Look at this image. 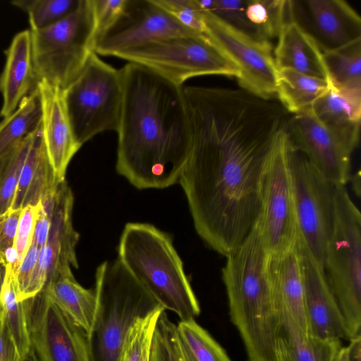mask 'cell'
I'll return each instance as SVG.
<instances>
[{"mask_svg": "<svg viewBox=\"0 0 361 361\" xmlns=\"http://www.w3.org/2000/svg\"><path fill=\"white\" fill-rule=\"evenodd\" d=\"M183 90L186 161L178 182L197 233L226 257L261 214L268 160L290 116L273 98L242 88L183 85Z\"/></svg>", "mask_w": 361, "mask_h": 361, "instance_id": "cell-1", "label": "cell"}, {"mask_svg": "<svg viewBox=\"0 0 361 361\" xmlns=\"http://www.w3.org/2000/svg\"><path fill=\"white\" fill-rule=\"evenodd\" d=\"M120 69L116 171L140 190L169 188L178 182L186 161L183 85L137 63Z\"/></svg>", "mask_w": 361, "mask_h": 361, "instance_id": "cell-2", "label": "cell"}, {"mask_svg": "<svg viewBox=\"0 0 361 361\" xmlns=\"http://www.w3.org/2000/svg\"><path fill=\"white\" fill-rule=\"evenodd\" d=\"M269 253L259 216L242 243L226 258L222 279L231 323L247 361H276L281 334L268 274Z\"/></svg>", "mask_w": 361, "mask_h": 361, "instance_id": "cell-3", "label": "cell"}, {"mask_svg": "<svg viewBox=\"0 0 361 361\" xmlns=\"http://www.w3.org/2000/svg\"><path fill=\"white\" fill-rule=\"evenodd\" d=\"M117 258L164 310L180 321L199 316V302L169 235L152 224L128 223Z\"/></svg>", "mask_w": 361, "mask_h": 361, "instance_id": "cell-4", "label": "cell"}, {"mask_svg": "<svg viewBox=\"0 0 361 361\" xmlns=\"http://www.w3.org/2000/svg\"><path fill=\"white\" fill-rule=\"evenodd\" d=\"M94 288L97 308L87 334L90 360L120 361L134 323L161 306L118 258L97 268Z\"/></svg>", "mask_w": 361, "mask_h": 361, "instance_id": "cell-5", "label": "cell"}, {"mask_svg": "<svg viewBox=\"0 0 361 361\" xmlns=\"http://www.w3.org/2000/svg\"><path fill=\"white\" fill-rule=\"evenodd\" d=\"M349 340L361 331V214L345 185L335 186L334 222L323 267Z\"/></svg>", "mask_w": 361, "mask_h": 361, "instance_id": "cell-6", "label": "cell"}, {"mask_svg": "<svg viewBox=\"0 0 361 361\" xmlns=\"http://www.w3.org/2000/svg\"><path fill=\"white\" fill-rule=\"evenodd\" d=\"M62 98L73 133L81 147L98 133L116 131L123 99L121 69L93 51L62 90Z\"/></svg>", "mask_w": 361, "mask_h": 361, "instance_id": "cell-7", "label": "cell"}, {"mask_svg": "<svg viewBox=\"0 0 361 361\" xmlns=\"http://www.w3.org/2000/svg\"><path fill=\"white\" fill-rule=\"evenodd\" d=\"M116 57L145 66L181 86L196 76L239 75L235 64L204 33L158 38Z\"/></svg>", "mask_w": 361, "mask_h": 361, "instance_id": "cell-8", "label": "cell"}, {"mask_svg": "<svg viewBox=\"0 0 361 361\" xmlns=\"http://www.w3.org/2000/svg\"><path fill=\"white\" fill-rule=\"evenodd\" d=\"M32 62L38 81L63 90L77 76L94 51V20L90 0L47 27L30 30Z\"/></svg>", "mask_w": 361, "mask_h": 361, "instance_id": "cell-9", "label": "cell"}, {"mask_svg": "<svg viewBox=\"0 0 361 361\" xmlns=\"http://www.w3.org/2000/svg\"><path fill=\"white\" fill-rule=\"evenodd\" d=\"M290 164L298 243L323 269L334 227L336 185L293 142Z\"/></svg>", "mask_w": 361, "mask_h": 361, "instance_id": "cell-10", "label": "cell"}, {"mask_svg": "<svg viewBox=\"0 0 361 361\" xmlns=\"http://www.w3.org/2000/svg\"><path fill=\"white\" fill-rule=\"evenodd\" d=\"M288 121L278 131L268 160L259 218L269 254L293 247L298 239L290 157L293 142Z\"/></svg>", "mask_w": 361, "mask_h": 361, "instance_id": "cell-11", "label": "cell"}, {"mask_svg": "<svg viewBox=\"0 0 361 361\" xmlns=\"http://www.w3.org/2000/svg\"><path fill=\"white\" fill-rule=\"evenodd\" d=\"M202 10L204 33L238 67L241 88L262 98H273L278 69L270 42L247 35Z\"/></svg>", "mask_w": 361, "mask_h": 361, "instance_id": "cell-12", "label": "cell"}, {"mask_svg": "<svg viewBox=\"0 0 361 361\" xmlns=\"http://www.w3.org/2000/svg\"><path fill=\"white\" fill-rule=\"evenodd\" d=\"M25 305L31 347L39 361H91L87 334L44 290Z\"/></svg>", "mask_w": 361, "mask_h": 361, "instance_id": "cell-13", "label": "cell"}, {"mask_svg": "<svg viewBox=\"0 0 361 361\" xmlns=\"http://www.w3.org/2000/svg\"><path fill=\"white\" fill-rule=\"evenodd\" d=\"M195 33L202 32L182 24L155 0H127L120 17L96 42L94 51L116 56L158 38Z\"/></svg>", "mask_w": 361, "mask_h": 361, "instance_id": "cell-14", "label": "cell"}, {"mask_svg": "<svg viewBox=\"0 0 361 361\" xmlns=\"http://www.w3.org/2000/svg\"><path fill=\"white\" fill-rule=\"evenodd\" d=\"M73 202V194L65 180L59 187L48 239L40 248L23 301L36 296L58 277L73 274L72 267L78 268L75 247L80 235L72 222Z\"/></svg>", "mask_w": 361, "mask_h": 361, "instance_id": "cell-15", "label": "cell"}, {"mask_svg": "<svg viewBox=\"0 0 361 361\" xmlns=\"http://www.w3.org/2000/svg\"><path fill=\"white\" fill-rule=\"evenodd\" d=\"M287 15L314 40L322 53L361 39V18L343 0H287Z\"/></svg>", "mask_w": 361, "mask_h": 361, "instance_id": "cell-16", "label": "cell"}, {"mask_svg": "<svg viewBox=\"0 0 361 361\" xmlns=\"http://www.w3.org/2000/svg\"><path fill=\"white\" fill-rule=\"evenodd\" d=\"M294 145L334 185H345L350 178L353 150L312 114L310 110L288 118Z\"/></svg>", "mask_w": 361, "mask_h": 361, "instance_id": "cell-17", "label": "cell"}, {"mask_svg": "<svg viewBox=\"0 0 361 361\" xmlns=\"http://www.w3.org/2000/svg\"><path fill=\"white\" fill-rule=\"evenodd\" d=\"M267 269L281 334L308 335L298 244L284 252L269 254Z\"/></svg>", "mask_w": 361, "mask_h": 361, "instance_id": "cell-18", "label": "cell"}, {"mask_svg": "<svg viewBox=\"0 0 361 361\" xmlns=\"http://www.w3.org/2000/svg\"><path fill=\"white\" fill-rule=\"evenodd\" d=\"M305 310L309 334L349 341L345 324L324 269L299 244Z\"/></svg>", "mask_w": 361, "mask_h": 361, "instance_id": "cell-19", "label": "cell"}, {"mask_svg": "<svg viewBox=\"0 0 361 361\" xmlns=\"http://www.w3.org/2000/svg\"><path fill=\"white\" fill-rule=\"evenodd\" d=\"M42 103L43 138L50 164L59 181L81 146L77 142L65 109L62 90L44 80L37 82Z\"/></svg>", "mask_w": 361, "mask_h": 361, "instance_id": "cell-20", "label": "cell"}, {"mask_svg": "<svg viewBox=\"0 0 361 361\" xmlns=\"http://www.w3.org/2000/svg\"><path fill=\"white\" fill-rule=\"evenodd\" d=\"M6 60L0 77L3 104L0 116L6 118L37 85L32 51L30 30L18 32L6 51Z\"/></svg>", "mask_w": 361, "mask_h": 361, "instance_id": "cell-21", "label": "cell"}, {"mask_svg": "<svg viewBox=\"0 0 361 361\" xmlns=\"http://www.w3.org/2000/svg\"><path fill=\"white\" fill-rule=\"evenodd\" d=\"M62 182L57 179L50 164L41 121L33 132L11 209L39 204L44 198L56 193Z\"/></svg>", "mask_w": 361, "mask_h": 361, "instance_id": "cell-22", "label": "cell"}, {"mask_svg": "<svg viewBox=\"0 0 361 361\" xmlns=\"http://www.w3.org/2000/svg\"><path fill=\"white\" fill-rule=\"evenodd\" d=\"M276 68L329 82L323 53L314 40L295 22L288 18L279 35L274 51Z\"/></svg>", "mask_w": 361, "mask_h": 361, "instance_id": "cell-23", "label": "cell"}, {"mask_svg": "<svg viewBox=\"0 0 361 361\" xmlns=\"http://www.w3.org/2000/svg\"><path fill=\"white\" fill-rule=\"evenodd\" d=\"M310 111L319 122L355 150L360 139L361 95L341 92L330 84Z\"/></svg>", "mask_w": 361, "mask_h": 361, "instance_id": "cell-24", "label": "cell"}, {"mask_svg": "<svg viewBox=\"0 0 361 361\" xmlns=\"http://www.w3.org/2000/svg\"><path fill=\"white\" fill-rule=\"evenodd\" d=\"M288 20L287 0H240L232 27L254 38L278 37Z\"/></svg>", "mask_w": 361, "mask_h": 361, "instance_id": "cell-25", "label": "cell"}, {"mask_svg": "<svg viewBox=\"0 0 361 361\" xmlns=\"http://www.w3.org/2000/svg\"><path fill=\"white\" fill-rule=\"evenodd\" d=\"M43 290L74 324L87 334L90 331L97 308L94 288L82 287L70 274L58 277Z\"/></svg>", "mask_w": 361, "mask_h": 361, "instance_id": "cell-26", "label": "cell"}, {"mask_svg": "<svg viewBox=\"0 0 361 361\" xmlns=\"http://www.w3.org/2000/svg\"><path fill=\"white\" fill-rule=\"evenodd\" d=\"M330 82L290 69L278 70L279 102L292 115L310 110L314 102L329 88Z\"/></svg>", "mask_w": 361, "mask_h": 361, "instance_id": "cell-27", "label": "cell"}, {"mask_svg": "<svg viewBox=\"0 0 361 361\" xmlns=\"http://www.w3.org/2000/svg\"><path fill=\"white\" fill-rule=\"evenodd\" d=\"M0 291V322L13 337L23 357L30 349V339L25 301L18 298L12 270L4 267Z\"/></svg>", "mask_w": 361, "mask_h": 361, "instance_id": "cell-28", "label": "cell"}, {"mask_svg": "<svg viewBox=\"0 0 361 361\" xmlns=\"http://www.w3.org/2000/svg\"><path fill=\"white\" fill-rule=\"evenodd\" d=\"M329 82L335 89L361 95V39L323 53Z\"/></svg>", "mask_w": 361, "mask_h": 361, "instance_id": "cell-29", "label": "cell"}, {"mask_svg": "<svg viewBox=\"0 0 361 361\" xmlns=\"http://www.w3.org/2000/svg\"><path fill=\"white\" fill-rule=\"evenodd\" d=\"M41 121V97L37 86L0 122V156L34 131Z\"/></svg>", "mask_w": 361, "mask_h": 361, "instance_id": "cell-30", "label": "cell"}, {"mask_svg": "<svg viewBox=\"0 0 361 361\" xmlns=\"http://www.w3.org/2000/svg\"><path fill=\"white\" fill-rule=\"evenodd\" d=\"M176 332L185 361H232L222 346L195 319L180 321Z\"/></svg>", "mask_w": 361, "mask_h": 361, "instance_id": "cell-31", "label": "cell"}, {"mask_svg": "<svg viewBox=\"0 0 361 361\" xmlns=\"http://www.w3.org/2000/svg\"><path fill=\"white\" fill-rule=\"evenodd\" d=\"M33 132L0 156V215L11 208Z\"/></svg>", "mask_w": 361, "mask_h": 361, "instance_id": "cell-32", "label": "cell"}, {"mask_svg": "<svg viewBox=\"0 0 361 361\" xmlns=\"http://www.w3.org/2000/svg\"><path fill=\"white\" fill-rule=\"evenodd\" d=\"M281 335L293 361H334L343 346L341 340L336 338Z\"/></svg>", "mask_w": 361, "mask_h": 361, "instance_id": "cell-33", "label": "cell"}, {"mask_svg": "<svg viewBox=\"0 0 361 361\" xmlns=\"http://www.w3.org/2000/svg\"><path fill=\"white\" fill-rule=\"evenodd\" d=\"M81 0H16L11 3L26 12L30 30H38L64 19L79 6Z\"/></svg>", "mask_w": 361, "mask_h": 361, "instance_id": "cell-34", "label": "cell"}, {"mask_svg": "<svg viewBox=\"0 0 361 361\" xmlns=\"http://www.w3.org/2000/svg\"><path fill=\"white\" fill-rule=\"evenodd\" d=\"M164 310L159 307L134 323L128 334L120 361H149L154 331Z\"/></svg>", "mask_w": 361, "mask_h": 361, "instance_id": "cell-35", "label": "cell"}, {"mask_svg": "<svg viewBox=\"0 0 361 361\" xmlns=\"http://www.w3.org/2000/svg\"><path fill=\"white\" fill-rule=\"evenodd\" d=\"M149 361H185L178 343L176 324L169 318L165 310L156 324Z\"/></svg>", "mask_w": 361, "mask_h": 361, "instance_id": "cell-36", "label": "cell"}, {"mask_svg": "<svg viewBox=\"0 0 361 361\" xmlns=\"http://www.w3.org/2000/svg\"><path fill=\"white\" fill-rule=\"evenodd\" d=\"M127 0H90L96 42L114 24L124 10Z\"/></svg>", "mask_w": 361, "mask_h": 361, "instance_id": "cell-37", "label": "cell"}, {"mask_svg": "<svg viewBox=\"0 0 361 361\" xmlns=\"http://www.w3.org/2000/svg\"><path fill=\"white\" fill-rule=\"evenodd\" d=\"M155 1L186 27L204 33L202 10L197 0H155Z\"/></svg>", "mask_w": 361, "mask_h": 361, "instance_id": "cell-38", "label": "cell"}, {"mask_svg": "<svg viewBox=\"0 0 361 361\" xmlns=\"http://www.w3.org/2000/svg\"><path fill=\"white\" fill-rule=\"evenodd\" d=\"M38 210L39 204L28 205L21 210L14 241L19 266L32 244Z\"/></svg>", "mask_w": 361, "mask_h": 361, "instance_id": "cell-39", "label": "cell"}, {"mask_svg": "<svg viewBox=\"0 0 361 361\" xmlns=\"http://www.w3.org/2000/svg\"><path fill=\"white\" fill-rule=\"evenodd\" d=\"M40 247L31 244L14 276V281L18 300L23 301L33 271L37 262Z\"/></svg>", "mask_w": 361, "mask_h": 361, "instance_id": "cell-40", "label": "cell"}, {"mask_svg": "<svg viewBox=\"0 0 361 361\" xmlns=\"http://www.w3.org/2000/svg\"><path fill=\"white\" fill-rule=\"evenodd\" d=\"M22 209H9L0 215V264L4 267L6 251L14 246L17 226Z\"/></svg>", "mask_w": 361, "mask_h": 361, "instance_id": "cell-41", "label": "cell"}, {"mask_svg": "<svg viewBox=\"0 0 361 361\" xmlns=\"http://www.w3.org/2000/svg\"><path fill=\"white\" fill-rule=\"evenodd\" d=\"M22 357L16 344L0 322V361H21Z\"/></svg>", "mask_w": 361, "mask_h": 361, "instance_id": "cell-42", "label": "cell"}, {"mask_svg": "<svg viewBox=\"0 0 361 361\" xmlns=\"http://www.w3.org/2000/svg\"><path fill=\"white\" fill-rule=\"evenodd\" d=\"M51 214H47L39 203V210L35 222L32 243L40 248L46 243L51 226Z\"/></svg>", "mask_w": 361, "mask_h": 361, "instance_id": "cell-43", "label": "cell"}, {"mask_svg": "<svg viewBox=\"0 0 361 361\" xmlns=\"http://www.w3.org/2000/svg\"><path fill=\"white\" fill-rule=\"evenodd\" d=\"M348 341V361H361V335L352 338Z\"/></svg>", "mask_w": 361, "mask_h": 361, "instance_id": "cell-44", "label": "cell"}, {"mask_svg": "<svg viewBox=\"0 0 361 361\" xmlns=\"http://www.w3.org/2000/svg\"><path fill=\"white\" fill-rule=\"evenodd\" d=\"M276 361H293L281 335L277 342Z\"/></svg>", "mask_w": 361, "mask_h": 361, "instance_id": "cell-45", "label": "cell"}, {"mask_svg": "<svg viewBox=\"0 0 361 361\" xmlns=\"http://www.w3.org/2000/svg\"><path fill=\"white\" fill-rule=\"evenodd\" d=\"M334 361H348V349L347 346H342L341 348Z\"/></svg>", "mask_w": 361, "mask_h": 361, "instance_id": "cell-46", "label": "cell"}, {"mask_svg": "<svg viewBox=\"0 0 361 361\" xmlns=\"http://www.w3.org/2000/svg\"><path fill=\"white\" fill-rule=\"evenodd\" d=\"M21 361H39V360L31 347L30 350L22 357Z\"/></svg>", "mask_w": 361, "mask_h": 361, "instance_id": "cell-47", "label": "cell"}, {"mask_svg": "<svg viewBox=\"0 0 361 361\" xmlns=\"http://www.w3.org/2000/svg\"><path fill=\"white\" fill-rule=\"evenodd\" d=\"M4 273H5V269L0 264V291H1V286H2V284H3V281H4Z\"/></svg>", "mask_w": 361, "mask_h": 361, "instance_id": "cell-48", "label": "cell"}]
</instances>
